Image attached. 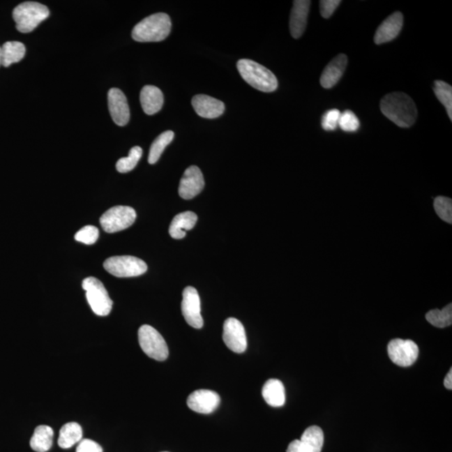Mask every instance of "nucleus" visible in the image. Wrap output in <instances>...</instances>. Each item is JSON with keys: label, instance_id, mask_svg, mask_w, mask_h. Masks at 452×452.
<instances>
[{"label": "nucleus", "instance_id": "27", "mask_svg": "<svg viewBox=\"0 0 452 452\" xmlns=\"http://www.w3.org/2000/svg\"><path fill=\"white\" fill-rule=\"evenodd\" d=\"M426 320L437 328L443 329L452 324V305H447L442 310H431L426 314Z\"/></svg>", "mask_w": 452, "mask_h": 452}, {"label": "nucleus", "instance_id": "14", "mask_svg": "<svg viewBox=\"0 0 452 452\" xmlns=\"http://www.w3.org/2000/svg\"><path fill=\"white\" fill-rule=\"evenodd\" d=\"M108 107L113 121L120 127L128 123L130 109L127 98L123 92L117 88H112L108 91Z\"/></svg>", "mask_w": 452, "mask_h": 452}, {"label": "nucleus", "instance_id": "30", "mask_svg": "<svg viewBox=\"0 0 452 452\" xmlns=\"http://www.w3.org/2000/svg\"><path fill=\"white\" fill-rule=\"evenodd\" d=\"M434 208L438 216L447 223L452 222V202L450 198L439 196L434 201Z\"/></svg>", "mask_w": 452, "mask_h": 452}, {"label": "nucleus", "instance_id": "7", "mask_svg": "<svg viewBox=\"0 0 452 452\" xmlns=\"http://www.w3.org/2000/svg\"><path fill=\"white\" fill-rule=\"evenodd\" d=\"M103 266L109 273L116 278H133L144 274L148 270V266L142 259L131 255L108 258Z\"/></svg>", "mask_w": 452, "mask_h": 452}, {"label": "nucleus", "instance_id": "4", "mask_svg": "<svg viewBox=\"0 0 452 452\" xmlns=\"http://www.w3.org/2000/svg\"><path fill=\"white\" fill-rule=\"evenodd\" d=\"M49 15V8L37 2L20 3L13 11L16 28L21 33L33 31L42 21L47 19Z\"/></svg>", "mask_w": 452, "mask_h": 452}, {"label": "nucleus", "instance_id": "18", "mask_svg": "<svg viewBox=\"0 0 452 452\" xmlns=\"http://www.w3.org/2000/svg\"><path fill=\"white\" fill-rule=\"evenodd\" d=\"M347 58L345 54H339L325 67L320 78L321 86L325 89L333 87L341 79L346 69Z\"/></svg>", "mask_w": 452, "mask_h": 452}, {"label": "nucleus", "instance_id": "29", "mask_svg": "<svg viewBox=\"0 0 452 452\" xmlns=\"http://www.w3.org/2000/svg\"><path fill=\"white\" fill-rule=\"evenodd\" d=\"M142 155V149L136 146L130 150L128 157L121 158L117 161L116 167L119 173L125 174L132 171L137 165Z\"/></svg>", "mask_w": 452, "mask_h": 452}, {"label": "nucleus", "instance_id": "8", "mask_svg": "<svg viewBox=\"0 0 452 452\" xmlns=\"http://www.w3.org/2000/svg\"><path fill=\"white\" fill-rule=\"evenodd\" d=\"M136 211L129 206H119L109 209L100 218V224L107 233L119 232L127 229L135 222Z\"/></svg>", "mask_w": 452, "mask_h": 452}, {"label": "nucleus", "instance_id": "25", "mask_svg": "<svg viewBox=\"0 0 452 452\" xmlns=\"http://www.w3.org/2000/svg\"><path fill=\"white\" fill-rule=\"evenodd\" d=\"M1 52L2 65L8 67L22 60L25 54V46L21 42L8 41L3 45Z\"/></svg>", "mask_w": 452, "mask_h": 452}, {"label": "nucleus", "instance_id": "22", "mask_svg": "<svg viewBox=\"0 0 452 452\" xmlns=\"http://www.w3.org/2000/svg\"><path fill=\"white\" fill-rule=\"evenodd\" d=\"M82 428L77 422L66 423L61 427L58 445L62 449H69L82 439Z\"/></svg>", "mask_w": 452, "mask_h": 452}, {"label": "nucleus", "instance_id": "9", "mask_svg": "<svg viewBox=\"0 0 452 452\" xmlns=\"http://www.w3.org/2000/svg\"><path fill=\"white\" fill-rule=\"evenodd\" d=\"M389 359L396 366L409 367L416 363L419 355V347L412 340L393 339L388 345Z\"/></svg>", "mask_w": 452, "mask_h": 452}, {"label": "nucleus", "instance_id": "34", "mask_svg": "<svg viewBox=\"0 0 452 452\" xmlns=\"http://www.w3.org/2000/svg\"><path fill=\"white\" fill-rule=\"evenodd\" d=\"M341 1L339 0H322L320 1V13L325 19L330 18L338 7Z\"/></svg>", "mask_w": 452, "mask_h": 452}, {"label": "nucleus", "instance_id": "33", "mask_svg": "<svg viewBox=\"0 0 452 452\" xmlns=\"http://www.w3.org/2000/svg\"><path fill=\"white\" fill-rule=\"evenodd\" d=\"M341 112L338 109L326 111L322 117V127L325 131H334L338 127Z\"/></svg>", "mask_w": 452, "mask_h": 452}, {"label": "nucleus", "instance_id": "12", "mask_svg": "<svg viewBox=\"0 0 452 452\" xmlns=\"http://www.w3.org/2000/svg\"><path fill=\"white\" fill-rule=\"evenodd\" d=\"M204 187L202 172L197 166H190L184 172L179 187V195L183 199L198 195Z\"/></svg>", "mask_w": 452, "mask_h": 452}, {"label": "nucleus", "instance_id": "3", "mask_svg": "<svg viewBox=\"0 0 452 452\" xmlns=\"http://www.w3.org/2000/svg\"><path fill=\"white\" fill-rule=\"evenodd\" d=\"M237 69L241 77L255 89L263 92H272L278 89V82L276 75L257 62L241 59L237 62Z\"/></svg>", "mask_w": 452, "mask_h": 452}, {"label": "nucleus", "instance_id": "16", "mask_svg": "<svg viewBox=\"0 0 452 452\" xmlns=\"http://www.w3.org/2000/svg\"><path fill=\"white\" fill-rule=\"evenodd\" d=\"M311 1L309 0H296L293 2V7L290 17V31L294 39H299L303 35L307 27L308 16Z\"/></svg>", "mask_w": 452, "mask_h": 452}, {"label": "nucleus", "instance_id": "19", "mask_svg": "<svg viewBox=\"0 0 452 452\" xmlns=\"http://www.w3.org/2000/svg\"><path fill=\"white\" fill-rule=\"evenodd\" d=\"M163 94L159 88L154 86H145L140 93L142 110L148 115H153L161 110L163 105Z\"/></svg>", "mask_w": 452, "mask_h": 452}, {"label": "nucleus", "instance_id": "21", "mask_svg": "<svg viewBox=\"0 0 452 452\" xmlns=\"http://www.w3.org/2000/svg\"><path fill=\"white\" fill-rule=\"evenodd\" d=\"M262 396L272 407H282L286 402V391L282 381L275 379L267 380L262 388Z\"/></svg>", "mask_w": 452, "mask_h": 452}, {"label": "nucleus", "instance_id": "38", "mask_svg": "<svg viewBox=\"0 0 452 452\" xmlns=\"http://www.w3.org/2000/svg\"><path fill=\"white\" fill-rule=\"evenodd\" d=\"M2 65V52H1V46H0V66Z\"/></svg>", "mask_w": 452, "mask_h": 452}, {"label": "nucleus", "instance_id": "28", "mask_svg": "<svg viewBox=\"0 0 452 452\" xmlns=\"http://www.w3.org/2000/svg\"><path fill=\"white\" fill-rule=\"evenodd\" d=\"M434 92L438 100L446 107L448 116L452 120V87L445 82L435 81Z\"/></svg>", "mask_w": 452, "mask_h": 452}, {"label": "nucleus", "instance_id": "32", "mask_svg": "<svg viewBox=\"0 0 452 452\" xmlns=\"http://www.w3.org/2000/svg\"><path fill=\"white\" fill-rule=\"evenodd\" d=\"M99 230L96 226L86 225L75 234V240L86 245H93L98 241Z\"/></svg>", "mask_w": 452, "mask_h": 452}, {"label": "nucleus", "instance_id": "23", "mask_svg": "<svg viewBox=\"0 0 452 452\" xmlns=\"http://www.w3.org/2000/svg\"><path fill=\"white\" fill-rule=\"evenodd\" d=\"M54 431L48 425L37 426L29 445L36 452L48 451L52 446Z\"/></svg>", "mask_w": 452, "mask_h": 452}, {"label": "nucleus", "instance_id": "20", "mask_svg": "<svg viewBox=\"0 0 452 452\" xmlns=\"http://www.w3.org/2000/svg\"><path fill=\"white\" fill-rule=\"evenodd\" d=\"M198 216L192 211H186L179 213L172 220L170 226V234L171 237L179 240L186 236V230H190L195 227Z\"/></svg>", "mask_w": 452, "mask_h": 452}, {"label": "nucleus", "instance_id": "24", "mask_svg": "<svg viewBox=\"0 0 452 452\" xmlns=\"http://www.w3.org/2000/svg\"><path fill=\"white\" fill-rule=\"evenodd\" d=\"M300 442L306 451L321 452L324 442V431L317 425L310 426L301 435Z\"/></svg>", "mask_w": 452, "mask_h": 452}, {"label": "nucleus", "instance_id": "1", "mask_svg": "<svg viewBox=\"0 0 452 452\" xmlns=\"http://www.w3.org/2000/svg\"><path fill=\"white\" fill-rule=\"evenodd\" d=\"M380 110L393 123L400 128H409L416 123L417 108L416 103L403 92H392L380 102Z\"/></svg>", "mask_w": 452, "mask_h": 452}, {"label": "nucleus", "instance_id": "17", "mask_svg": "<svg viewBox=\"0 0 452 452\" xmlns=\"http://www.w3.org/2000/svg\"><path fill=\"white\" fill-rule=\"evenodd\" d=\"M403 15L400 12H396L389 15L377 29L375 36V43L381 45L396 39L403 27Z\"/></svg>", "mask_w": 452, "mask_h": 452}, {"label": "nucleus", "instance_id": "6", "mask_svg": "<svg viewBox=\"0 0 452 452\" xmlns=\"http://www.w3.org/2000/svg\"><path fill=\"white\" fill-rule=\"evenodd\" d=\"M138 342L142 351L149 358L165 361L169 357V347L165 338L149 325H142L138 330Z\"/></svg>", "mask_w": 452, "mask_h": 452}, {"label": "nucleus", "instance_id": "2", "mask_svg": "<svg viewBox=\"0 0 452 452\" xmlns=\"http://www.w3.org/2000/svg\"><path fill=\"white\" fill-rule=\"evenodd\" d=\"M170 17L165 13H158L146 17L133 28L132 36L137 42L165 40L171 32Z\"/></svg>", "mask_w": 452, "mask_h": 452}, {"label": "nucleus", "instance_id": "13", "mask_svg": "<svg viewBox=\"0 0 452 452\" xmlns=\"http://www.w3.org/2000/svg\"><path fill=\"white\" fill-rule=\"evenodd\" d=\"M220 404V396L209 389H199L193 392L187 400L188 408L200 414L213 413Z\"/></svg>", "mask_w": 452, "mask_h": 452}, {"label": "nucleus", "instance_id": "15", "mask_svg": "<svg viewBox=\"0 0 452 452\" xmlns=\"http://www.w3.org/2000/svg\"><path fill=\"white\" fill-rule=\"evenodd\" d=\"M192 106L197 114L208 119H217L223 114L225 109L223 102L206 95L195 96Z\"/></svg>", "mask_w": 452, "mask_h": 452}, {"label": "nucleus", "instance_id": "10", "mask_svg": "<svg viewBox=\"0 0 452 452\" xmlns=\"http://www.w3.org/2000/svg\"><path fill=\"white\" fill-rule=\"evenodd\" d=\"M181 309L184 319L193 328H202L204 320L201 316L200 299L198 292L193 287H187L183 292Z\"/></svg>", "mask_w": 452, "mask_h": 452}, {"label": "nucleus", "instance_id": "31", "mask_svg": "<svg viewBox=\"0 0 452 452\" xmlns=\"http://www.w3.org/2000/svg\"><path fill=\"white\" fill-rule=\"evenodd\" d=\"M338 126L342 130V131L347 133H354L358 131L360 127V121L354 114V113L350 110H346L341 113L340 119H339Z\"/></svg>", "mask_w": 452, "mask_h": 452}, {"label": "nucleus", "instance_id": "5", "mask_svg": "<svg viewBox=\"0 0 452 452\" xmlns=\"http://www.w3.org/2000/svg\"><path fill=\"white\" fill-rule=\"evenodd\" d=\"M82 287L86 291L88 303L96 315L104 317L111 312L112 301L100 280L95 278L83 280Z\"/></svg>", "mask_w": 452, "mask_h": 452}, {"label": "nucleus", "instance_id": "35", "mask_svg": "<svg viewBox=\"0 0 452 452\" xmlns=\"http://www.w3.org/2000/svg\"><path fill=\"white\" fill-rule=\"evenodd\" d=\"M75 452H103V450L98 443L89 439H84L78 443Z\"/></svg>", "mask_w": 452, "mask_h": 452}, {"label": "nucleus", "instance_id": "36", "mask_svg": "<svg viewBox=\"0 0 452 452\" xmlns=\"http://www.w3.org/2000/svg\"><path fill=\"white\" fill-rule=\"evenodd\" d=\"M287 452H307V451H305L303 445H301L300 439H295V441H293L290 444H289Z\"/></svg>", "mask_w": 452, "mask_h": 452}, {"label": "nucleus", "instance_id": "37", "mask_svg": "<svg viewBox=\"0 0 452 452\" xmlns=\"http://www.w3.org/2000/svg\"><path fill=\"white\" fill-rule=\"evenodd\" d=\"M444 385H445V387L447 389H452V370L451 368L449 372H448L447 375L446 376L445 380H444Z\"/></svg>", "mask_w": 452, "mask_h": 452}, {"label": "nucleus", "instance_id": "26", "mask_svg": "<svg viewBox=\"0 0 452 452\" xmlns=\"http://www.w3.org/2000/svg\"><path fill=\"white\" fill-rule=\"evenodd\" d=\"M174 133L173 131H166L159 135L151 145L149 163L150 165H154L160 158L161 154L166 149V146L174 140Z\"/></svg>", "mask_w": 452, "mask_h": 452}, {"label": "nucleus", "instance_id": "11", "mask_svg": "<svg viewBox=\"0 0 452 452\" xmlns=\"http://www.w3.org/2000/svg\"><path fill=\"white\" fill-rule=\"evenodd\" d=\"M223 340L234 353L242 354L246 351L247 338L245 328L236 318L229 317L225 321Z\"/></svg>", "mask_w": 452, "mask_h": 452}]
</instances>
